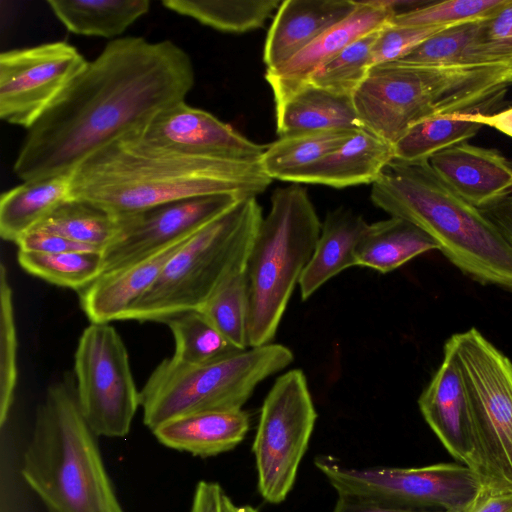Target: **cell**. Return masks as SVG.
I'll return each mask as SVG.
<instances>
[{"mask_svg":"<svg viewBox=\"0 0 512 512\" xmlns=\"http://www.w3.org/2000/svg\"><path fill=\"white\" fill-rule=\"evenodd\" d=\"M194 82L191 57L175 42L111 40L27 130L14 174L22 182L70 175L100 148L185 101Z\"/></svg>","mask_w":512,"mask_h":512,"instance_id":"1","label":"cell"},{"mask_svg":"<svg viewBox=\"0 0 512 512\" xmlns=\"http://www.w3.org/2000/svg\"><path fill=\"white\" fill-rule=\"evenodd\" d=\"M70 177L73 198L116 217L206 195L256 197L272 182L259 162L190 155L135 134L100 148Z\"/></svg>","mask_w":512,"mask_h":512,"instance_id":"2","label":"cell"},{"mask_svg":"<svg viewBox=\"0 0 512 512\" xmlns=\"http://www.w3.org/2000/svg\"><path fill=\"white\" fill-rule=\"evenodd\" d=\"M372 203L430 236L462 273L512 291V247L482 212L454 192L428 160L393 159L372 183Z\"/></svg>","mask_w":512,"mask_h":512,"instance_id":"3","label":"cell"},{"mask_svg":"<svg viewBox=\"0 0 512 512\" xmlns=\"http://www.w3.org/2000/svg\"><path fill=\"white\" fill-rule=\"evenodd\" d=\"M511 86L512 61L464 66L394 61L372 65L352 102L362 129L394 145L427 118L491 114Z\"/></svg>","mask_w":512,"mask_h":512,"instance_id":"4","label":"cell"},{"mask_svg":"<svg viewBox=\"0 0 512 512\" xmlns=\"http://www.w3.org/2000/svg\"><path fill=\"white\" fill-rule=\"evenodd\" d=\"M21 475L48 512H124L72 377L53 382L37 407Z\"/></svg>","mask_w":512,"mask_h":512,"instance_id":"5","label":"cell"},{"mask_svg":"<svg viewBox=\"0 0 512 512\" xmlns=\"http://www.w3.org/2000/svg\"><path fill=\"white\" fill-rule=\"evenodd\" d=\"M262 208L256 197L238 202L196 232L168 261L127 320L163 322L199 310L223 286L246 272Z\"/></svg>","mask_w":512,"mask_h":512,"instance_id":"6","label":"cell"},{"mask_svg":"<svg viewBox=\"0 0 512 512\" xmlns=\"http://www.w3.org/2000/svg\"><path fill=\"white\" fill-rule=\"evenodd\" d=\"M320 231L321 222L305 188L295 183L274 190L246 268L249 348L272 343Z\"/></svg>","mask_w":512,"mask_h":512,"instance_id":"7","label":"cell"},{"mask_svg":"<svg viewBox=\"0 0 512 512\" xmlns=\"http://www.w3.org/2000/svg\"><path fill=\"white\" fill-rule=\"evenodd\" d=\"M292 361V351L276 343L202 365L166 358L140 390L143 423L153 431L188 415L242 409L259 383Z\"/></svg>","mask_w":512,"mask_h":512,"instance_id":"8","label":"cell"},{"mask_svg":"<svg viewBox=\"0 0 512 512\" xmlns=\"http://www.w3.org/2000/svg\"><path fill=\"white\" fill-rule=\"evenodd\" d=\"M486 468L484 490L512 492V361L472 327L451 335Z\"/></svg>","mask_w":512,"mask_h":512,"instance_id":"9","label":"cell"},{"mask_svg":"<svg viewBox=\"0 0 512 512\" xmlns=\"http://www.w3.org/2000/svg\"><path fill=\"white\" fill-rule=\"evenodd\" d=\"M315 466L338 496L396 508L464 512L484 489L479 476L459 462L352 468L321 456L315 459Z\"/></svg>","mask_w":512,"mask_h":512,"instance_id":"10","label":"cell"},{"mask_svg":"<svg viewBox=\"0 0 512 512\" xmlns=\"http://www.w3.org/2000/svg\"><path fill=\"white\" fill-rule=\"evenodd\" d=\"M316 420L303 371L279 376L263 401L252 446L257 488L266 502L280 504L292 490Z\"/></svg>","mask_w":512,"mask_h":512,"instance_id":"11","label":"cell"},{"mask_svg":"<svg viewBox=\"0 0 512 512\" xmlns=\"http://www.w3.org/2000/svg\"><path fill=\"white\" fill-rule=\"evenodd\" d=\"M74 376L80 411L96 436L129 434L140 407L127 348L109 323H91L74 354Z\"/></svg>","mask_w":512,"mask_h":512,"instance_id":"12","label":"cell"},{"mask_svg":"<svg viewBox=\"0 0 512 512\" xmlns=\"http://www.w3.org/2000/svg\"><path fill=\"white\" fill-rule=\"evenodd\" d=\"M87 61L63 41L0 54V118L26 130L52 106Z\"/></svg>","mask_w":512,"mask_h":512,"instance_id":"13","label":"cell"},{"mask_svg":"<svg viewBox=\"0 0 512 512\" xmlns=\"http://www.w3.org/2000/svg\"><path fill=\"white\" fill-rule=\"evenodd\" d=\"M243 199L234 194L206 195L118 216L119 232L102 251V274L192 236Z\"/></svg>","mask_w":512,"mask_h":512,"instance_id":"14","label":"cell"},{"mask_svg":"<svg viewBox=\"0 0 512 512\" xmlns=\"http://www.w3.org/2000/svg\"><path fill=\"white\" fill-rule=\"evenodd\" d=\"M419 410L444 448L486 483V468L454 351L446 341L443 359L418 398Z\"/></svg>","mask_w":512,"mask_h":512,"instance_id":"15","label":"cell"},{"mask_svg":"<svg viewBox=\"0 0 512 512\" xmlns=\"http://www.w3.org/2000/svg\"><path fill=\"white\" fill-rule=\"evenodd\" d=\"M135 135L150 144L190 155L247 162H259L267 147L185 101L158 113Z\"/></svg>","mask_w":512,"mask_h":512,"instance_id":"16","label":"cell"},{"mask_svg":"<svg viewBox=\"0 0 512 512\" xmlns=\"http://www.w3.org/2000/svg\"><path fill=\"white\" fill-rule=\"evenodd\" d=\"M428 162L444 183L478 209L512 195V161L496 149L464 142L434 154Z\"/></svg>","mask_w":512,"mask_h":512,"instance_id":"17","label":"cell"},{"mask_svg":"<svg viewBox=\"0 0 512 512\" xmlns=\"http://www.w3.org/2000/svg\"><path fill=\"white\" fill-rule=\"evenodd\" d=\"M192 236L133 264L103 273L81 290L80 304L90 322L127 320L132 309L157 281L168 261Z\"/></svg>","mask_w":512,"mask_h":512,"instance_id":"18","label":"cell"},{"mask_svg":"<svg viewBox=\"0 0 512 512\" xmlns=\"http://www.w3.org/2000/svg\"><path fill=\"white\" fill-rule=\"evenodd\" d=\"M396 15L393 1H359L357 8L286 63L266 69L271 88L302 83L357 39L384 27Z\"/></svg>","mask_w":512,"mask_h":512,"instance_id":"19","label":"cell"},{"mask_svg":"<svg viewBox=\"0 0 512 512\" xmlns=\"http://www.w3.org/2000/svg\"><path fill=\"white\" fill-rule=\"evenodd\" d=\"M353 0H285L266 36L263 61L274 69L289 61L322 33L347 18L358 6Z\"/></svg>","mask_w":512,"mask_h":512,"instance_id":"20","label":"cell"},{"mask_svg":"<svg viewBox=\"0 0 512 512\" xmlns=\"http://www.w3.org/2000/svg\"><path fill=\"white\" fill-rule=\"evenodd\" d=\"M279 137L314 131L362 129L352 97L308 82L271 88Z\"/></svg>","mask_w":512,"mask_h":512,"instance_id":"21","label":"cell"},{"mask_svg":"<svg viewBox=\"0 0 512 512\" xmlns=\"http://www.w3.org/2000/svg\"><path fill=\"white\" fill-rule=\"evenodd\" d=\"M393 159L392 144L360 129L341 146L292 174L287 181L334 188L372 184Z\"/></svg>","mask_w":512,"mask_h":512,"instance_id":"22","label":"cell"},{"mask_svg":"<svg viewBox=\"0 0 512 512\" xmlns=\"http://www.w3.org/2000/svg\"><path fill=\"white\" fill-rule=\"evenodd\" d=\"M250 427L243 409L204 412L168 421L152 432L162 445L194 456L211 457L230 451Z\"/></svg>","mask_w":512,"mask_h":512,"instance_id":"23","label":"cell"},{"mask_svg":"<svg viewBox=\"0 0 512 512\" xmlns=\"http://www.w3.org/2000/svg\"><path fill=\"white\" fill-rule=\"evenodd\" d=\"M368 223L351 209L329 211L314 252L299 280L302 300L311 297L323 284L356 264V247Z\"/></svg>","mask_w":512,"mask_h":512,"instance_id":"24","label":"cell"},{"mask_svg":"<svg viewBox=\"0 0 512 512\" xmlns=\"http://www.w3.org/2000/svg\"><path fill=\"white\" fill-rule=\"evenodd\" d=\"M72 197L70 175L26 181L0 197V236L15 244Z\"/></svg>","mask_w":512,"mask_h":512,"instance_id":"25","label":"cell"},{"mask_svg":"<svg viewBox=\"0 0 512 512\" xmlns=\"http://www.w3.org/2000/svg\"><path fill=\"white\" fill-rule=\"evenodd\" d=\"M431 250L439 247L424 231L406 220L390 217L368 224L356 247V264L388 273Z\"/></svg>","mask_w":512,"mask_h":512,"instance_id":"26","label":"cell"},{"mask_svg":"<svg viewBox=\"0 0 512 512\" xmlns=\"http://www.w3.org/2000/svg\"><path fill=\"white\" fill-rule=\"evenodd\" d=\"M55 17L76 35L113 38L150 9L148 0H48Z\"/></svg>","mask_w":512,"mask_h":512,"instance_id":"27","label":"cell"},{"mask_svg":"<svg viewBox=\"0 0 512 512\" xmlns=\"http://www.w3.org/2000/svg\"><path fill=\"white\" fill-rule=\"evenodd\" d=\"M357 131L336 129L279 137L266 147L259 163L264 173L272 180L287 181L292 174L312 165L341 146Z\"/></svg>","mask_w":512,"mask_h":512,"instance_id":"28","label":"cell"},{"mask_svg":"<svg viewBox=\"0 0 512 512\" xmlns=\"http://www.w3.org/2000/svg\"><path fill=\"white\" fill-rule=\"evenodd\" d=\"M280 0H164L162 5L213 29L244 33L263 27Z\"/></svg>","mask_w":512,"mask_h":512,"instance_id":"29","label":"cell"},{"mask_svg":"<svg viewBox=\"0 0 512 512\" xmlns=\"http://www.w3.org/2000/svg\"><path fill=\"white\" fill-rule=\"evenodd\" d=\"M469 114L452 113L417 122L393 145L394 158L404 162L427 161L442 150L466 142L482 128Z\"/></svg>","mask_w":512,"mask_h":512,"instance_id":"30","label":"cell"},{"mask_svg":"<svg viewBox=\"0 0 512 512\" xmlns=\"http://www.w3.org/2000/svg\"><path fill=\"white\" fill-rule=\"evenodd\" d=\"M35 229L53 232L103 251L117 236L119 223L116 216L101 207L83 199L71 198Z\"/></svg>","mask_w":512,"mask_h":512,"instance_id":"31","label":"cell"},{"mask_svg":"<svg viewBox=\"0 0 512 512\" xmlns=\"http://www.w3.org/2000/svg\"><path fill=\"white\" fill-rule=\"evenodd\" d=\"M174 338L172 355L192 364H209L235 355L243 350L230 342L199 310H189L165 319Z\"/></svg>","mask_w":512,"mask_h":512,"instance_id":"32","label":"cell"},{"mask_svg":"<svg viewBox=\"0 0 512 512\" xmlns=\"http://www.w3.org/2000/svg\"><path fill=\"white\" fill-rule=\"evenodd\" d=\"M17 258L29 274L79 292L96 280L103 269L102 251L36 253L19 250Z\"/></svg>","mask_w":512,"mask_h":512,"instance_id":"33","label":"cell"},{"mask_svg":"<svg viewBox=\"0 0 512 512\" xmlns=\"http://www.w3.org/2000/svg\"><path fill=\"white\" fill-rule=\"evenodd\" d=\"M379 30L351 43L304 82L337 95L352 97L372 66L371 50Z\"/></svg>","mask_w":512,"mask_h":512,"instance_id":"34","label":"cell"},{"mask_svg":"<svg viewBox=\"0 0 512 512\" xmlns=\"http://www.w3.org/2000/svg\"><path fill=\"white\" fill-rule=\"evenodd\" d=\"M479 21L443 29L430 36L399 61L433 66L482 64L477 54Z\"/></svg>","mask_w":512,"mask_h":512,"instance_id":"35","label":"cell"},{"mask_svg":"<svg viewBox=\"0 0 512 512\" xmlns=\"http://www.w3.org/2000/svg\"><path fill=\"white\" fill-rule=\"evenodd\" d=\"M230 342L249 348V292L246 272L236 276L199 309Z\"/></svg>","mask_w":512,"mask_h":512,"instance_id":"36","label":"cell"},{"mask_svg":"<svg viewBox=\"0 0 512 512\" xmlns=\"http://www.w3.org/2000/svg\"><path fill=\"white\" fill-rule=\"evenodd\" d=\"M17 331L8 270L0 265V426L8 420L18 380Z\"/></svg>","mask_w":512,"mask_h":512,"instance_id":"37","label":"cell"},{"mask_svg":"<svg viewBox=\"0 0 512 512\" xmlns=\"http://www.w3.org/2000/svg\"><path fill=\"white\" fill-rule=\"evenodd\" d=\"M507 0H447L415 6L396 14L389 21L396 25L452 27L480 21L503 6Z\"/></svg>","mask_w":512,"mask_h":512,"instance_id":"38","label":"cell"},{"mask_svg":"<svg viewBox=\"0 0 512 512\" xmlns=\"http://www.w3.org/2000/svg\"><path fill=\"white\" fill-rule=\"evenodd\" d=\"M476 49L482 64L512 61V0L479 21Z\"/></svg>","mask_w":512,"mask_h":512,"instance_id":"39","label":"cell"},{"mask_svg":"<svg viewBox=\"0 0 512 512\" xmlns=\"http://www.w3.org/2000/svg\"><path fill=\"white\" fill-rule=\"evenodd\" d=\"M443 29L446 28L405 26L388 22L379 30L372 46V65L401 60L430 36Z\"/></svg>","mask_w":512,"mask_h":512,"instance_id":"40","label":"cell"},{"mask_svg":"<svg viewBox=\"0 0 512 512\" xmlns=\"http://www.w3.org/2000/svg\"><path fill=\"white\" fill-rule=\"evenodd\" d=\"M20 251L36 253H63L75 251H100L77 243L59 234L34 229L24 235L17 243Z\"/></svg>","mask_w":512,"mask_h":512,"instance_id":"41","label":"cell"},{"mask_svg":"<svg viewBox=\"0 0 512 512\" xmlns=\"http://www.w3.org/2000/svg\"><path fill=\"white\" fill-rule=\"evenodd\" d=\"M225 494L217 482L199 481L195 487L190 512H224Z\"/></svg>","mask_w":512,"mask_h":512,"instance_id":"42","label":"cell"},{"mask_svg":"<svg viewBox=\"0 0 512 512\" xmlns=\"http://www.w3.org/2000/svg\"><path fill=\"white\" fill-rule=\"evenodd\" d=\"M332 512H447L443 510L405 509L380 505L351 496H338Z\"/></svg>","mask_w":512,"mask_h":512,"instance_id":"43","label":"cell"},{"mask_svg":"<svg viewBox=\"0 0 512 512\" xmlns=\"http://www.w3.org/2000/svg\"><path fill=\"white\" fill-rule=\"evenodd\" d=\"M482 212L493 222L512 247V195L482 209Z\"/></svg>","mask_w":512,"mask_h":512,"instance_id":"44","label":"cell"},{"mask_svg":"<svg viewBox=\"0 0 512 512\" xmlns=\"http://www.w3.org/2000/svg\"><path fill=\"white\" fill-rule=\"evenodd\" d=\"M464 512H512V492L495 493L483 489Z\"/></svg>","mask_w":512,"mask_h":512,"instance_id":"45","label":"cell"},{"mask_svg":"<svg viewBox=\"0 0 512 512\" xmlns=\"http://www.w3.org/2000/svg\"><path fill=\"white\" fill-rule=\"evenodd\" d=\"M471 120L482 126L493 127L500 132L512 137V107L489 115L481 113L469 114Z\"/></svg>","mask_w":512,"mask_h":512,"instance_id":"46","label":"cell"},{"mask_svg":"<svg viewBox=\"0 0 512 512\" xmlns=\"http://www.w3.org/2000/svg\"><path fill=\"white\" fill-rule=\"evenodd\" d=\"M224 512H258V510L250 505H236L231 498L225 494L223 500Z\"/></svg>","mask_w":512,"mask_h":512,"instance_id":"47","label":"cell"}]
</instances>
